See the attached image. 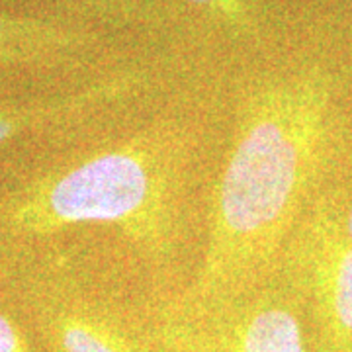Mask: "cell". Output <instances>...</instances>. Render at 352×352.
Segmentation results:
<instances>
[{"label": "cell", "instance_id": "obj_1", "mask_svg": "<svg viewBox=\"0 0 352 352\" xmlns=\"http://www.w3.org/2000/svg\"><path fill=\"white\" fill-rule=\"evenodd\" d=\"M327 127L325 76L307 73L252 92L215 186L198 305L219 300L274 252L317 170Z\"/></svg>", "mask_w": 352, "mask_h": 352}, {"label": "cell", "instance_id": "obj_2", "mask_svg": "<svg viewBox=\"0 0 352 352\" xmlns=\"http://www.w3.org/2000/svg\"><path fill=\"white\" fill-rule=\"evenodd\" d=\"M175 188L173 141L143 133L32 184L14 201L10 221L30 235L87 223L112 226L159 256L170 249Z\"/></svg>", "mask_w": 352, "mask_h": 352}, {"label": "cell", "instance_id": "obj_3", "mask_svg": "<svg viewBox=\"0 0 352 352\" xmlns=\"http://www.w3.org/2000/svg\"><path fill=\"white\" fill-rule=\"evenodd\" d=\"M303 268L325 352H352V241L331 214L314 219L303 241Z\"/></svg>", "mask_w": 352, "mask_h": 352}, {"label": "cell", "instance_id": "obj_4", "mask_svg": "<svg viewBox=\"0 0 352 352\" xmlns=\"http://www.w3.org/2000/svg\"><path fill=\"white\" fill-rule=\"evenodd\" d=\"M206 352H305V344L294 311L261 300L227 321Z\"/></svg>", "mask_w": 352, "mask_h": 352}, {"label": "cell", "instance_id": "obj_5", "mask_svg": "<svg viewBox=\"0 0 352 352\" xmlns=\"http://www.w3.org/2000/svg\"><path fill=\"white\" fill-rule=\"evenodd\" d=\"M138 80L135 75H124L118 78H108L104 82H98L94 87H88L80 92L73 94L71 98H63L53 104H43L38 108H25V110H6L0 112V143H4L6 139L14 138L16 133L24 131L34 124H41L50 118L55 116H63V113H75L80 110L94 108L102 102H110L122 94H126L129 88L133 87V82Z\"/></svg>", "mask_w": 352, "mask_h": 352}, {"label": "cell", "instance_id": "obj_6", "mask_svg": "<svg viewBox=\"0 0 352 352\" xmlns=\"http://www.w3.org/2000/svg\"><path fill=\"white\" fill-rule=\"evenodd\" d=\"M53 329L63 352H135L118 329L92 314L61 311Z\"/></svg>", "mask_w": 352, "mask_h": 352}, {"label": "cell", "instance_id": "obj_7", "mask_svg": "<svg viewBox=\"0 0 352 352\" xmlns=\"http://www.w3.org/2000/svg\"><path fill=\"white\" fill-rule=\"evenodd\" d=\"M63 38L53 30L24 24L0 16V61L30 57L36 51L47 47L51 43H61Z\"/></svg>", "mask_w": 352, "mask_h": 352}, {"label": "cell", "instance_id": "obj_8", "mask_svg": "<svg viewBox=\"0 0 352 352\" xmlns=\"http://www.w3.org/2000/svg\"><path fill=\"white\" fill-rule=\"evenodd\" d=\"M206 12L217 16L223 24L233 28H249L251 12L243 0H186Z\"/></svg>", "mask_w": 352, "mask_h": 352}, {"label": "cell", "instance_id": "obj_9", "mask_svg": "<svg viewBox=\"0 0 352 352\" xmlns=\"http://www.w3.org/2000/svg\"><path fill=\"white\" fill-rule=\"evenodd\" d=\"M0 352H32L12 323L0 314Z\"/></svg>", "mask_w": 352, "mask_h": 352}, {"label": "cell", "instance_id": "obj_10", "mask_svg": "<svg viewBox=\"0 0 352 352\" xmlns=\"http://www.w3.org/2000/svg\"><path fill=\"white\" fill-rule=\"evenodd\" d=\"M344 233L349 235V239L352 241V204H351V210H349V214H346V221H344Z\"/></svg>", "mask_w": 352, "mask_h": 352}]
</instances>
